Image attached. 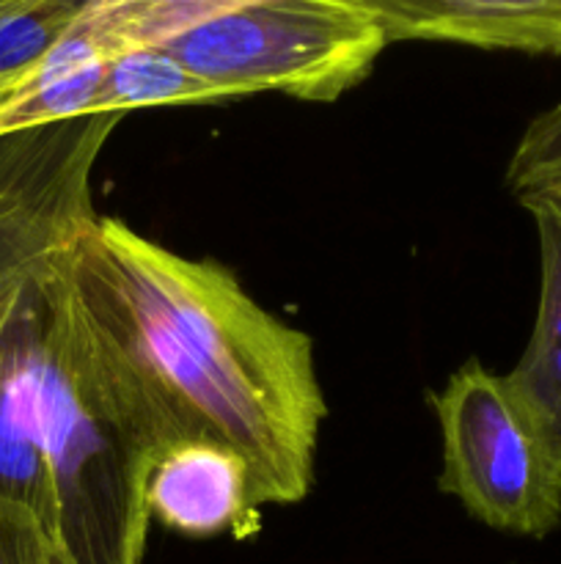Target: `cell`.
<instances>
[{
	"label": "cell",
	"mask_w": 561,
	"mask_h": 564,
	"mask_svg": "<svg viewBox=\"0 0 561 564\" xmlns=\"http://www.w3.org/2000/svg\"><path fill=\"white\" fill-rule=\"evenodd\" d=\"M80 257L176 405L248 463L253 505L306 499L328 416L311 336L258 306L226 264L119 218L97 215Z\"/></svg>",
	"instance_id": "1"
},
{
	"label": "cell",
	"mask_w": 561,
	"mask_h": 564,
	"mask_svg": "<svg viewBox=\"0 0 561 564\" xmlns=\"http://www.w3.org/2000/svg\"><path fill=\"white\" fill-rule=\"evenodd\" d=\"M146 507L152 521L185 538H248L262 523L248 463L215 435H190L160 452L148 471Z\"/></svg>",
	"instance_id": "5"
},
{
	"label": "cell",
	"mask_w": 561,
	"mask_h": 564,
	"mask_svg": "<svg viewBox=\"0 0 561 564\" xmlns=\"http://www.w3.org/2000/svg\"><path fill=\"white\" fill-rule=\"evenodd\" d=\"M0 564H6V560H3V554H0Z\"/></svg>",
	"instance_id": "14"
},
{
	"label": "cell",
	"mask_w": 561,
	"mask_h": 564,
	"mask_svg": "<svg viewBox=\"0 0 561 564\" xmlns=\"http://www.w3.org/2000/svg\"><path fill=\"white\" fill-rule=\"evenodd\" d=\"M163 47L226 99L336 102L366 80L388 36L358 0H248Z\"/></svg>",
	"instance_id": "3"
},
{
	"label": "cell",
	"mask_w": 561,
	"mask_h": 564,
	"mask_svg": "<svg viewBox=\"0 0 561 564\" xmlns=\"http://www.w3.org/2000/svg\"><path fill=\"white\" fill-rule=\"evenodd\" d=\"M88 0H0V88L36 64Z\"/></svg>",
	"instance_id": "10"
},
{
	"label": "cell",
	"mask_w": 561,
	"mask_h": 564,
	"mask_svg": "<svg viewBox=\"0 0 561 564\" xmlns=\"http://www.w3.org/2000/svg\"><path fill=\"white\" fill-rule=\"evenodd\" d=\"M443 441L438 488L484 527L548 538L561 523V460L506 372L479 358L429 397Z\"/></svg>",
	"instance_id": "4"
},
{
	"label": "cell",
	"mask_w": 561,
	"mask_h": 564,
	"mask_svg": "<svg viewBox=\"0 0 561 564\" xmlns=\"http://www.w3.org/2000/svg\"><path fill=\"white\" fill-rule=\"evenodd\" d=\"M539 237V301L520 361L506 372L561 460V198H522Z\"/></svg>",
	"instance_id": "7"
},
{
	"label": "cell",
	"mask_w": 561,
	"mask_h": 564,
	"mask_svg": "<svg viewBox=\"0 0 561 564\" xmlns=\"http://www.w3.org/2000/svg\"><path fill=\"white\" fill-rule=\"evenodd\" d=\"M391 42L561 55V0H358Z\"/></svg>",
	"instance_id": "6"
},
{
	"label": "cell",
	"mask_w": 561,
	"mask_h": 564,
	"mask_svg": "<svg viewBox=\"0 0 561 564\" xmlns=\"http://www.w3.org/2000/svg\"><path fill=\"white\" fill-rule=\"evenodd\" d=\"M506 185L517 202L534 196L561 198V105L526 127L506 165Z\"/></svg>",
	"instance_id": "12"
},
{
	"label": "cell",
	"mask_w": 561,
	"mask_h": 564,
	"mask_svg": "<svg viewBox=\"0 0 561 564\" xmlns=\"http://www.w3.org/2000/svg\"><path fill=\"white\" fill-rule=\"evenodd\" d=\"M248 0H88L77 17L110 55L163 44Z\"/></svg>",
	"instance_id": "9"
},
{
	"label": "cell",
	"mask_w": 561,
	"mask_h": 564,
	"mask_svg": "<svg viewBox=\"0 0 561 564\" xmlns=\"http://www.w3.org/2000/svg\"><path fill=\"white\" fill-rule=\"evenodd\" d=\"M94 218L91 202L80 204L38 259L36 427L55 485V549L72 564H143L154 460L209 433L163 389L82 264Z\"/></svg>",
	"instance_id": "2"
},
{
	"label": "cell",
	"mask_w": 561,
	"mask_h": 564,
	"mask_svg": "<svg viewBox=\"0 0 561 564\" xmlns=\"http://www.w3.org/2000/svg\"><path fill=\"white\" fill-rule=\"evenodd\" d=\"M0 554L6 564H72L36 527L0 523Z\"/></svg>",
	"instance_id": "13"
},
{
	"label": "cell",
	"mask_w": 561,
	"mask_h": 564,
	"mask_svg": "<svg viewBox=\"0 0 561 564\" xmlns=\"http://www.w3.org/2000/svg\"><path fill=\"white\" fill-rule=\"evenodd\" d=\"M80 121L82 119L66 121V124L0 143V224L25 202V196L47 174L50 165L64 154Z\"/></svg>",
	"instance_id": "11"
},
{
	"label": "cell",
	"mask_w": 561,
	"mask_h": 564,
	"mask_svg": "<svg viewBox=\"0 0 561 564\" xmlns=\"http://www.w3.org/2000/svg\"><path fill=\"white\" fill-rule=\"evenodd\" d=\"M223 94L193 75L163 44L130 47L110 55L94 99V116H127L141 108L215 105Z\"/></svg>",
	"instance_id": "8"
}]
</instances>
